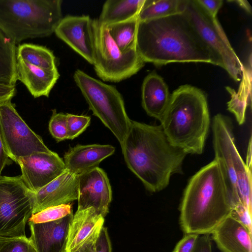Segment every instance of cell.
<instances>
[{
	"instance_id": "6da1fadb",
	"label": "cell",
	"mask_w": 252,
	"mask_h": 252,
	"mask_svg": "<svg viewBox=\"0 0 252 252\" xmlns=\"http://www.w3.org/2000/svg\"><path fill=\"white\" fill-rule=\"evenodd\" d=\"M136 50L145 63L156 65L173 63H204L217 65L211 51L183 12L139 21Z\"/></svg>"
},
{
	"instance_id": "7a4b0ae2",
	"label": "cell",
	"mask_w": 252,
	"mask_h": 252,
	"mask_svg": "<svg viewBox=\"0 0 252 252\" xmlns=\"http://www.w3.org/2000/svg\"><path fill=\"white\" fill-rule=\"evenodd\" d=\"M121 148L128 168L152 192L163 190L172 176L182 173L187 155L170 143L160 125L132 120Z\"/></svg>"
},
{
	"instance_id": "3957f363",
	"label": "cell",
	"mask_w": 252,
	"mask_h": 252,
	"mask_svg": "<svg viewBox=\"0 0 252 252\" xmlns=\"http://www.w3.org/2000/svg\"><path fill=\"white\" fill-rule=\"evenodd\" d=\"M233 206L228 183L214 159L189 180L180 206V224L186 234L211 232L229 216Z\"/></svg>"
},
{
	"instance_id": "277c9868",
	"label": "cell",
	"mask_w": 252,
	"mask_h": 252,
	"mask_svg": "<svg viewBox=\"0 0 252 252\" xmlns=\"http://www.w3.org/2000/svg\"><path fill=\"white\" fill-rule=\"evenodd\" d=\"M159 121L173 146L187 155L201 154L210 125L206 94L190 85L180 86L171 94Z\"/></svg>"
},
{
	"instance_id": "5b68a950",
	"label": "cell",
	"mask_w": 252,
	"mask_h": 252,
	"mask_svg": "<svg viewBox=\"0 0 252 252\" xmlns=\"http://www.w3.org/2000/svg\"><path fill=\"white\" fill-rule=\"evenodd\" d=\"M61 0H0V31L15 44L51 35L62 19Z\"/></svg>"
},
{
	"instance_id": "8992f818",
	"label": "cell",
	"mask_w": 252,
	"mask_h": 252,
	"mask_svg": "<svg viewBox=\"0 0 252 252\" xmlns=\"http://www.w3.org/2000/svg\"><path fill=\"white\" fill-rule=\"evenodd\" d=\"M212 126L214 159L227 178L233 206L241 203L252 212V170L247 168L236 146L232 122L226 116L218 114Z\"/></svg>"
},
{
	"instance_id": "52a82bcc",
	"label": "cell",
	"mask_w": 252,
	"mask_h": 252,
	"mask_svg": "<svg viewBox=\"0 0 252 252\" xmlns=\"http://www.w3.org/2000/svg\"><path fill=\"white\" fill-rule=\"evenodd\" d=\"M76 84L90 109L113 133L122 146L130 128L123 97L113 86L105 84L77 69L73 75Z\"/></svg>"
},
{
	"instance_id": "ba28073f",
	"label": "cell",
	"mask_w": 252,
	"mask_h": 252,
	"mask_svg": "<svg viewBox=\"0 0 252 252\" xmlns=\"http://www.w3.org/2000/svg\"><path fill=\"white\" fill-rule=\"evenodd\" d=\"M94 69L104 81L119 82L138 72L145 63L137 50L122 52L111 37L106 27L93 20Z\"/></svg>"
},
{
	"instance_id": "9c48e42d",
	"label": "cell",
	"mask_w": 252,
	"mask_h": 252,
	"mask_svg": "<svg viewBox=\"0 0 252 252\" xmlns=\"http://www.w3.org/2000/svg\"><path fill=\"white\" fill-rule=\"evenodd\" d=\"M183 12L213 54L217 65L236 81L240 80L244 66L231 45L217 17L209 16L195 0H184Z\"/></svg>"
},
{
	"instance_id": "30bf717a",
	"label": "cell",
	"mask_w": 252,
	"mask_h": 252,
	"mask_svg": "<svg viewBox=\"0 0 252 252\" xmlns=\"http://www.w3.org/2000/svg\"><path fill=\"white\" fill-rule=\"evenodd\" d=\"M34 192L21 176L0 177V239L26 237L25 228L33 214Z\"/></svg>"
},
{
	"instance_id": "8fae6325",
	"label": "cell",
	"mask_w": 252,
	"mask_h": 252,
	"mask_svg": "<svg viewBox=\"0 0 252 252\" xmlns=\"http://www.w3.org/2000/svg\"><path fill=\"white\" fill-rule=\"evenodd\" d=\"M0 129L9 158L16 163L21 157L51 151L21 117L11 99L0 104Z\"/></svg>"
},
{
	"instance_id": "7c38bea8",
	"label": "cell",
	"mask_w": 252,
	"mask_h": 252,
	"mask_svg": "<svg viewBox=\"0 0 252 252\" xmlns=\"http://www.w3.org/2000/svg\"><path fill=\"white\" fill-rule=\"evenodd\" d=\"M21 178L27 187L33 192L56 179L65 170L64 161L55 152H36L20 158Z\"/></svg>"
},
{
	"instance_id": "4fadbf2b",
	"label": "cell",
	"mask_w": 252,
	"mask_h": 252,
	"mask_svg": "<svg viewBox=\"0 0 252 252\" xmlns=\"http://www.w3.org/2000/svg\"><path fill=\"white\" fill-rule=\"evenodd\" d=\"M112 189L105 172L97 167L78 175L77 210L93 208L104 218L109 212Z\"/></svg>"
},
{
	"instance_id": "5bb4252c",
	"label": "cell",
	"mask_w": 252,
	"mask_h": 252,
	"mask_svg": "<svg viewBox=\"0 0 252 252\" xmlns=\"http://www.w3.org/2000/svg\"><path fill=\"white\" fill-rule=\"evenodd\" d=\"M55 33L89 63L94 62V38L93 19L89 16L63 17Z\"/></svg>"
},
{
	"instance_id": "9a60e30c",
	"label": "cell",
	"mask_w": 252,
	"mask_h": 252,
	"mask_svg": "<svg viewBox=\"0 0 252 252\" xmlns=\"http://www.w3.org/2000/svg\"><path fill=\"white\" fill-rule=\"evenodd\" d=\"M73 212L54 221L34 223L28 221L29 237L37 252H66Z\"/></svg>"
},
{
	"instance_id": "2e32d148",
	"label": "cell",
	"mask_w": 252,
	"mask_h": 252,
	"mask_svg": "<svg viewBox=\"0 0 252 252\" xmlns=\"http://www.w3.org/2000/svg\"><path fill=\"white\" fill-rule=\"evenodd\" d=\"M78 197V175L66 169L60 176L34 192L33 214L47 208L69 203Z\"/></svg>"
},
{
	"instance_id": "e0dca14e",
	"label": "cell",
	"mask_w": 252,
	"mask_h": 252,
	"mask_svg": "<svg viewBox=\"0 0 252 252\" xmlns=\"http://www.w3.org/2000/svg\"><path fill=\"white\" fill-rule=\"evenodd\" d=\"M115 148L110 145H78L71 148L64 155L65 169L79 175L98 167L100 162L113 155Z\"/></svg>"
},
{
	"instance_id": "ac0fdd59",
	"label": "cell",
	"mask_w": 252,
	"mask_h": 252,
	"mask_svg": "<svg viewBox=\"0 0 252 252\" xmlns=\"http://www.w3.org/2000/svg\"><path fill=\"white\" fill-rule=\"evenodd\" d=\"M211 238L221 252H252V234L228 216L212 232Z\"/></svg>"
},
{
	"instance_id": "d6986e66",
	"label": "cell",
	"mask_w": 252,
	"mask_h": 252,
	"mask_svg": "<svg viewBox=\"0 0 252 252\" xmlns=\"http://www.w3.org/2000/svg\"><path fill=\"white\" fill-rule=\"evenodd\" d=\"M104 222V218L93 208L77 210L70 223L66 252L76 250L88 240L98 237Z\"/></svg>"
},
{
	"instance_id": "ffe728a7",
	"label": "cell",
	"mask_w": 252,
	"mask_h": 252,
	"mask_svg": "<svg viewBox=\"0 0 252 252\" xmlns=\"http://www.w3.org/2000/svg\"><path fill=\"white\" fill-rule=\"evenodd\" d=\"M16 74L17 80L24 84L34 98L42 96L48 97L60 77L57 67L53 69L39 67L18 57Z\"/></svg>"
},
{
	"instance_id": "44dd1931",
	"label": "cell",
	"mask_w": 252,
	"mask_h": 252,
	"mask_svg": "<svg viewBox=\"0 0 252 252\" xmlns=\"http://www.w3.org/2000/svg\"><path fill=\"white\" fill-rule=\"evenodd\" d=\"M171 94L163 78L155 72L145 78L142 85V107L147 114L160 121L168 105Z\"/></svg>"
},
{
	"instance_id": "7402d4cb",
	"label": "cell",
	"mask_w": 252,
	"mask_h": 252,
	"mask_svg": "<svg viewBox=\"0 0 252 252\" xmlns=\"http://www.w3.org/2000/svg\"><path fill=\"white\" fill-rule=\"evenodd\" d=\"M145 0H107L104 3L98 22L104 25L137 17Z\"/></svg>"
},
{
	"instance_id": "603a6c76",
	"label": "cell",
	"mask_w": 252,
	"mask_h": 252,
	"mask_svg": "<svg viewBox=\"0 0 252 252\" xmlns=\"http://www.w3.org/2000/svg\"><path fill=\"white\" fill-rule=\"evenodd\" d=\"M251 67H244L242 70V79L237 93L229 87H226L231 95V99L227 103L228 109L235 115L239 125L245 121L247 108L251 106Z\"/></svg>"
},
{
	"instance_id": "cb8c5ba5",
	"label": "cell",
	"mask_w": 252,
	"mask_h": 252,
	"mask_svg": "<svg viewBox=\"0 0 252 252\" xmlns=\"http://www.w3.org/2000/svg\"><path fill=\"white\" fill-rule=\"evenodd\" d=\"M17 47L0 31V83L16 85Z\"/></svg>"
},
{
	"instance_id": "d4e9b609",
	"label": "cell",
	"mask_w": 252,
	"mask_h": 252,
	"mask_svg": "<svg viewBox=\"0 0 252 252\" xmlns=\"http://www.w3.org/2000/svg\"><path fill=\"white\" fill-rule=\"evenodd\" d=\"M138 22L137 17L105 26L111 37L122 52L136 50Z\"/></svg>"
},
{
	"instance_id": "484cf974",
	"label": "cell",
	"mask_w": 252,
	"mask_h": 252,
	"mask_svg": "<svg viewBox=\"0 0 252 252\" xmlns=\"http://www.w3.org/2000/svg\"><path fill=\"white\" fill-rule=\"evenodd\" d=\"M184 0H145L138 15L139 21L158 19L181 13Z\"/></svg>"
},
{
	"instance_id": "4316f807",
	"label": "cell",
	"mask_w": 252,
	"mask_h": 252,
	"mask_svg": "<svg viewBox=\"0 0 252 252\" xmlns=\"http://www.w3.org/2000/svg\"><path fill=\"white\" fill-rule=\"evenodd\" d=\"M17 57L39 67L46 69L57 67L52 52L42 46L28 43L19 45L17 48Z\"/></svg>"
},
{
	"instance_id": "83f0119b",
	"label": "cell",
	"mask_w": 252,
	"mask_h": 252,
	"mask_svg": "<svg viewBox=\"0 0 252 252\" xmlns=\"http://www.w3.org/2000/svg\"><path fill=\"white\" fill-rule=\"evenodd\" d=\"M72 212L70 203L50 207L32 215L28 221L43 223L62 219Z\"/></svg>"
},
{
	"instance_id": "f1b7e54d",
	"label": "cell",
	"mask_w": 252,
	"mask_h": 252,
	"mask_svg": "<svg viewBox=\"0 0 252 252\" xmlns=\"http://www.w3.org/2000/svg\"><path fill=\"white\" fill-rule=\"evenodd\" d=\"M0 252H37L27 236L0 239Z\"/></svg>"
},
{
	"instance_id": "f546056e",
	"label": "cell",
	"mask_w": 252,
	"mask_h": 252,
	"mask_svg": "<svg viewBox=\"0 0 252 252\" xmlns=\"http://www.w3.org/2000/svg\"><path fill=\"white\" fill-rule=\"evenodd\" d=\"M49 130L57 142L67 139L66 114L57 113L52 110V114L49 123Z\"/></svg>"
},
{
	"instance_id": "4dcf8cb0",
	"label": "cell",
	"mask_w": 252,
	"mask_h": 252,
	"mask_svg": "<svg viewBox=\"0 0 252 252\" xmlns=\"http://www.w3.org/2000/svg\"><path fill=\"white\" fill-rule=\"evenodd\" d=\"M67 139L72 140L78 137L90 125L91 117L85 115L66 114Z\"/></svg>"
},
{
	"instance_id": "1f68e13d",
	"label": "cell",
	"mask_w": 252,
	"mask_h": 252,
	"mask_svg": "<svg viewBox=\"0 0 252 252\" xmlns=\"http://www.w3.org/2000/svg\"><path fill=\"white\" fill-rule=\"evenodd\" d=\"M229 216L240 222L252 234V212L248 208L239 203L233 206Z\"/></svg>"
},
{
	"instance_id": "d6a6232c",
	"label": "cell",
	"mask_w": 252,
	"mask_h": 252,
	"mask_svg": "<svg viewBox=\"0 0 252 252\" xmlns=\"http://www.w3.org/2000/svg\"><path fill=\"white\" fill-rule=\"evenodd\" d=\"M199 235L186 234L176 244L173 252H192Z\"/></svg>"
},
{
	"instance_id": "836d02e7",
	"label": "cell",
	"mask_w": 252,
	"mask_h": 252,
	"mask_svg": "<svg viewBox=\"0 0 252 252\" xmlns=\"http://www.w3.org/2000/svg\"><path fill=\"white\" fill-rule=\"evenodd\" d=\"M200 7L210 17H217L218 13L221 8L222 0H195Z\"/></svg>"
},
{
	"instance_id": "e575fe53",
	"label": "cell",
	"mask_w": 252,
	"mask_h": 252,
	"mask_svg": "<svg viewBox=\"0 0 252 252\" xmlns=\"http://www.w3.org/2000/svg\"><path fill=\"white\" fill-rule=\"evenodd\" d=\"M94 252H112L111 244L107 229L102 227L96 240Z\"/></svg>"
},
{
	"instance_id": "d590c367",
	"label": "cell",
	"mask_w": 252,
	"mask_h": 252,
	"mask_svg": "<svg viewBox=\"0 0 252 252\" xmlns=\"http://www.w3.org/2000/svg\"><path fill=\"white\" fill-rule=\"evenodd\" d=\"M192 252H212L211 238L210 234L198 236Z\"/></svg>"
},
{
	"instance_id": "8d00e7d4",
	"label": "cell",
	"mask_w": 252,
	"mask_h": 252,
	"mask_svg": "<svg viewBox=\"0 0 252 252\" xmlns=\"http://www.w3.org/2000/svg\"><path fill=\"white\" fill-rule=\"evenodd\" d=\"M16 93V85L0 83V104L12 99Z\"/></svg>"
},
{
	"instance_id": "74e56055",
	"label": "cell",
	"mask_w": 252,
	"mask_h": 252,
	"mask_svg": "<svg viewBox=\"0 0 252 252\" xmlns=\"http://www.w3.org/2000/svg\"><path fill=\"white\" fill-rule=\"evenodd\" d=\"M4 141L0 129V177L5 165L9 163V159Z\"/></svg>"
},
{
	"instance_id": "f35d334b",
	"label": "cell",
	"mask_w": 252,
	"mask_h": 252,
	"mask_svg": "<svg viewBox=\"0 0 252 252\" xmlns=\"http://www.w3.org/2000/svg\"><path fill=\"white\" fill-rule=\"evenodd\" d=\"M97 237L88 240L79 249L69 252H94L95 243Z\"/></svg>"
},
{
	"instance_id": "ab89813d",
	"label": "cell",
	"mask_w": 252,
	"mask_h": 252,
	"mask_svg": "<svg viewBox=\"0 0 252 252\" xmlns=\"http://www.w3.org/2000/svg\"><path fill=\"white\" fill-rule=\"evenodd\" d=\"M247 168L252 170V138L250 137L246 155V161L245 162Z\"/></svg>"
},
{
	"instance_id": "60d3db41",
	"label": "cell",
	"mask_w": 252,
	"mask_h": 252,
	"mask_svg": "<svg viewBox=\"0 0 252 252\" xmlns=\"http://www.w3.org/2000/svg\"><path fill=\"white\" fill-rule=\"evenodd\" d=\"M237 3L240 7L243 8L248 13L252 14V7L247 0H238L231 1Z\"/></svg>"
}]
</instances>
